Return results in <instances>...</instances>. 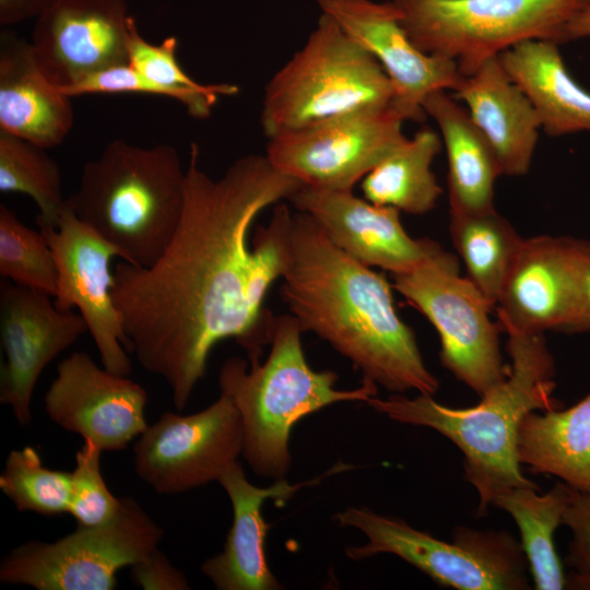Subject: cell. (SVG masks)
<instances>
[{
  "label": "cell",
  "mask_w": 590,
  "mask_h": 590,
  "mask_svg": "<svg viewBox=\"0 0 590 590\" xmlns=\"http://www.w3.org/2000/svg\"><path fill=\"white\" fill-rule=\"evenodd\" d=\"M563 526L571 532L565 563L571 571L590 573V494L569 487Z\"/></svg>",
  "instance_id": "34"
},
{
  "label": "cell",
  "mask_w": 590,
  "mask_h": 590,
  "mask_svg": "<svg viewBox=\"0 0 590 590\" xmlns=\"http://www.w3.org/2000/svg\"><path fill=\"white\" fill-rule=\"evenodd\" d=\"M566 42L590 37V3L585 5L568 23Z\"/></svg>",
  "instance_id": "38"
},
{
  "label": "cell",
  "mask_w": 590,
  "mask_h": 590,
  "mask_svg": "<svg viewBox=\"0 0 590 590\" xmlns=\"http://www.w3.org/2000/svg\"><path fill=\"white\" fill-rule=\"evenodd\" d=\"M243 452L241 421L233 400L221 393L188 415L163 413L133 447L135 474L160 494H179L217 482Z\"/></svg>",
  "instance_id": "12"
},
{
  "label": "cell",
  "mask_w": 590,
  "mask_h": 590,
  "mask_svg": "<svg viewBox=\"0 0 590 590\" xmlns=\"http://www.w3.org/2000/svg\"><path fill=\"white\" fill-rule=\"evenodd\" d=\"M302 187L259 154L238 157L213 179L192 143L172 240L150 267L115 266L113 299L127 351L165 380L177 410L205 376L219 342L233 338L250 363L270 344L275 317L253 285L250 228L262 211Z\"/></svg>",
  "instance_id": "1"
},
{
  "label": "cell",
  "mask_w": 590,
  "mask_h": 590,
  "mask_svg": "<svg viewBox=\"0 0 590 590\" xmlns=\"http://www.w3.org/2000/svg\"><path fill=\"white\" fill-rule=\"evenodd\" d=\"M423 109L437 123L446 150L450 212L495 208L494 187L502 173L489 143L468 109L446 90L430 93Z\"/></svg>",
  "instance_id": "24"
},
{
  "label": "cell",
  "mask_w": 590,
  "mask_h": 590,
  "mask_svg": "<svg viewBox=\"0 0 590 590\" xmlns=\"http://www.w3.org/2000/svg\"><path fill=\"white\" fill-rule=\"evenodd\" d=\"M132 19L126 0H56L35 20L30 40L34 58L59 90L128 64Z\"/></svg>",
  "instance_id": "17"
},
{
  "label": "cell",
  "mask_w": 590,
  "mask_h": 590,
  "mask_svg": "<svg viewBox=\"0 0 590 590\" xmlns=\"http://www.w3.org/2000/svg\"><path fill=\"white\" fill-rule=\"evenodd\" d=\"M55 257L58 279L54 297L61 311L73 308L86 322L102 365L128 376L132 364L126 353L127 338L113 299L114 257L119 250L83 223L68 200L55 227L39 226Z\"/></svg>",
  "instance_id": "13"
},
{
  "label": "cell",
  "mask_w": 590,
  "mask_h": 590,
  "mask_svg": "<svg viewBox=\"0 0 590 590\" xmlns=\"http://www.w3.org/2000/svg\"><path fill=\"white\" fill-rule=\"evenodd\" d=\"M317 4L381 66L393 90L391 106L405 121H424L426 97L438 90L453 91L463 76L455 61L414 45L392 0H317Z\"/></svg>",
  "instance_id": "14"
},
{
  "label": "cell",
  "mask_w": 590,
  "mask_h": 590,
  "mask_svg": "<svg viewBox=\"0 0 590 590\" xmlns=\"http://www.w3.org/2000/svg\"><path fill=\"white\" fill-rule=\"evenodd\" d=\"M510 365L506 379L471 408H450L430 394L391 393L366 403L390 420L436 430L463 455L465 480L477 493V517L499 494L539 486L521 471L518 428L526 414L562 408L554 396L555 363L544 333L505 331Z\"/></svg>",
  "instance_id": "3"
},
{
  "label": "cell",
  "mask_w": 590,
  "mask_h": 590,
  "mask_svg": "<svg viewBox=\"0 0 590 590\" xmlns=\"http://www.w3.org/2000/svg\"><path fill=\"white\" fill-rule=\"evenodd\" d=\"M334 520L358 530L367 540L364 545L345 548L353 560L392 554L438 586L457 590L530 588L526 554L520 541L507 531L456 526L451 541H444L368 507H346Z\"/></svg>",
  "instance_id": "7"
},
{
  "label": "cell",
  "mask_w": 590,
  "mask_h": 590,
  "mask_svg": "<svg viewBox=\"0 0 590 590\" xmlns=\"http://www.w3.org/2000/svg\"><path fill=\"white\" fill-rule=\"evenodd\" d=\"M303 330L288 312L274 318L270 351L260 363L229 357L221 367V393L236 405L243 428L241 456L256 475L284 479L292 457V428L303 417L339 402H367L378 386L363 379L354 389H337L333 370H314L307 363Z\"/></svg>",
  "instance_id": "4"
},
{
  "label": "cell",
  "mask_w": 590,
  "mask_h": 590,
  "mask_svg": "<svg viewBox=\"0 0 590 590\" xmlns=\"http://www.w3.org/2000/svg\"><path fill=\"white\" fill-rule=\"evenodd\" d=\"M558 45L530 39L499 55L510 79L535 108L550 137L590 131V92L569 73Z\"/></svg>",
  "instance_id": "23"
},
{
  "label": "cell",
  "mask_w": 590,
  "mask_h": 590,
  "mask_svg": "<svg viewBox=\"0 0 590 590\" xmlns=\"http://www.w3.org/2000/svg\"><path fill=\"white\" fill-rule=\"evenodd\" d=\"M281 297L312 332L367 379L391 393L434 396L413 330L398 315L387 279L337 247L307 213L293 212Z\"/></svg>",
  "instance_id": "2"
},
{
  "label": "cell",
  "mask_w": 590,
  "mask_h": 590,
  "mask_svg": "<svg viewBox=\"0 0 590 590\" xmlns=\"http://www.w3.org/2000/svg\"><path fill=\"white\" fill-rule=\"evenodd\" d=\"M56 0H0V25L10 27L28 20H36Z\"/></svg>",
  "instance_id": "37"
},
{
  "label": "cell",
  "mask_w": 590,
  "mask_h": 590,
  "mask_svg": "<svg viewBox=\"0 0 590 590\" xmlns=\"http://www.w3.org/2000/svg\"><path fill=\"white\" fill-rule=\"evenodd\" d=\"M489 143L502 175L528 173L541 130L535 108L505 71L499 56L463 75L452 91Z\"/></svg>",
  "instance_id": "21"
},
{
  "label": "cell",
  "mask_w": 590,
  "mask_h": 590,
  "mask_svg": "<svg viewBox=\"0 0 590 590\" xmlns=\"http://www.w3.org/2000/svg\"><path fill=\"white\" fill-rule=\"evenodd\" d=\"M450 237L467 278L496 306L504 281L523 241L495 208L470 213L450 212Z\"/></svg>",
  "instance_id": "28"
},
{
  "label": "cell",
  "mask_w": 590,
  "mask_h": 590,
  "mask_svg": "<svg viewBox=\"0 0 590 590\" xmlns=\"http://www.w3.org/2000/svg\"><path fill=\"white\" fill-rule=\"evenodd\" d=\"M441 146L438 132L427 127L420 129L362 179L364 198L413 215L430 212L442 192L432 170Z\"/></svg>",
  "instance_id": "26"
},
{
  "label": "cell",
  "mask_w": 590,
  "mask_h": 590,
  "mask_svg": "<svg viewBox=\"0 0 590 590\" xmlns=\"http://www.w3.org/2000/svg\"><path fill=\"white\" fill-rule=\"evenodd\" d=\"M44 402L56 425L106 451L125 449L149 426L145 389L99 367L85 352H73L58 364Z\"/></svg>",
  "instance_id": "16"
},
{
  "label": "cell",
  "mask_w": 590,
  "mask_h": 590,
  "mask_svg": "<svg viewBox=\"0 0 590 590\" xmlns=\"http://www.w3.org/2000/svg\"><path fill=\"white\" fill-rule=\"evenodd\" d=\"M288 201L295 210L309 214L346 255L391 275L411 271L441 247L426 237H411L398 209L374 204L353 190L303 186Z\"/></svg>",
  "instance_id": "18"
},
{
  "label": "cell",
  "mask_w": 590,
  "mask_h": 590,
  "mask_svg": "<svg viewBox=\"0 0 590 590\" xmlns=\"http://www.w3.org/2000/svg\"><path fill=\"white\" fill-rule=\"evenodd\" d=\"M71 98L39 69L31 42L2 27L0 130L47 150L58 146L73 127Z\"/></svg>",
  "instance_id": "22"
},
{
  "label": "cell",
  "mask_w": 590,
  "mask_h": 590,
  "mask_svg": "<svg viewBox=\"0 0 590 590\" xmlns=\"http://www.w3.org/2000/svg\"><path fill=\"white\" fill-rule=\"evenodd\" d=\"M422 51L455 61L462 75L530 39L566 42L570 20L590 0H392Z\"/></svg>",
  "instance_id": "8"
},
{
  "label": "cell",
  "mask_w": 590,
  "mask_h": 590,
  "mask_svg": "<svg viewBox=\"0 0 590 590\" xmlns=\"http://www.w3.org/2000/svg\"><path fill=\"white\" fill-rule=\"evenodd\" d=\"M87 331L80 314L59 310L43 291L5 280L0 284V403L20 426L32 421V397L44 368Z\"/></svg>",
  "instance_id": "15"
},
{
  "label": "cell",
  "mask_w": 590,
  "mask_h": 590,
  "mask_svg": "<svg viewBox=\"0 0 590 590\" xmlns=\"http://www.w3.org/2000/svg\"><path fill=\"white\" fill-rule=\"evenodd\" d=\"M377 60L321 12L305 44L264 87L260 125L270 139L370 107L391 106Z\"/></svg>",
  "instance_id": "6"
},
{
  "label": "cell",
  "mask_w": 590,
  "mask_h": 590,
  "mask_svg": "<svg viewBox=\"0 0 590 590\" xmlns=\"http://www.w3.org/2000/svg\"><path fill=\"white\" fill-rule=\"evenodd\" d=\"M566 589L590 590V573L579 574L570 570L567 575Z\"/></svg>",
  "instance_id": "39"
},
{
  "label": "cell",
  "mask_w": 590,
  "mask_h": 590,
  "mask_svg": "<svg viewBox=\"0 0 590 590\" xmlns=\"http://www.w3.org/2000/svg\"><path fill=\"white\" fill-rule=\"evenodd\" d=\"M573 305L570 237L523 238L495 306L503 330L565 332Z\"/></svg>",
  "instance_id": "20"
},
{
  "label": "cell",
  "mask_w": 590,
  "mask_h": 590,
  "mask_svg": "<svg viewBox=\"0 0 590 590\" xmlns=\"http://www.w3.org/2000/svg\"><path fill=\"white\" fill-rule=\"evenodd\" d=\"M47 149L0 130V191L30 196L38 206V226L55 227L67 199L61 173Z\"/></svg>",
  "instance_id": "29"
},
{
  "label": "cell",
  "mask_w": 590,
  "mask_h": 590,
  "mask_svg": "<svg viewBox=\"0 0 590 590\" xmlns=\"http://www.w3.org/2000/svg\"><path fill=\"white\" fill-rule=\"evenodd\" d=\"M130 578L135 586L144 590L190 589L185 574L174 566L158 547L130 566Z\"/></svg>",
  "instance_id": "36"
},
{
  "label": "cell",
  "mask_w": 590,
  "mask_h": 590,
  "mask_svg": "<svg viewBox=\"0 0 590 590\" xmlns=\"http://www.w3.org/2000/svg\"><path fill=\"white\" fill-rule=\"evenodd\" d=\"M392 106L370 107L268 139L266 156L304 187L353 190L408 137Z\"/></svg>",
  "instance_id": "11"
},
{
  "label": "cell",
  "mask_w": 590,
  "mask_h": 590,
  "mask_svg": "<svg viewBox=\"0 0 590 590\" xmlns=\"http://www.w3.org/2000/svg\"><path fill=\"white\" fill-rule=\"evenodd\" d=\"M186 168L169 144L117 139L83 166L67 200L75 215L133 266L150 267L172 240L185 202Z\"/></svg>",
  "instance_id": "5"
},
{
  "label": "cell",
  "mask_w": 590,
  "mask_h": 590,
  "mask_svg": "<svg viewBox=\"0 0 590 590\" xmlns=\"http://www.w3.org/2000/svg\"><path fill=\"white\" fill-rule=\"evenodd\" d=\"M342 462L311 480L291 484L285 477L270 486L259 487L247 480L239 461L219 479L233 510V523L223 550L205 559L200 569L219 590H278L282 588L271 571L266 556V538L270 524L262 516L264 502L284 504L303 487L312 486L324 477L353 469Z\"/></svg>",
  "instance_id": "19"
},
{
  "label": "cell",
  "mask_w": 590,
  "mask_h": 590,
  "mask_svg": "<svg viewBox=\"0 0 590 590\" xmlns=\"http://www.w3.org/2000/svg\"><path fill=\"white\" fill-rule=\"evenodd\" d=\"M108 522L76 529L55 542L27 541L0 564V581L37 590H113L130 567L164 536L161 526L131 497Z\"/></svg>",
  "instance_id": "10"
},
{
  "label": "cell",
  "mask_w": 590,
  "mask_h": 590,
  "mask_svg": "<svg viewBox=\"0 0 590 590\" xmlns=\"http://www.w3.org/2000/svg\"><path fill=\"white\" fill-rule=\"evenodd\" d=\"M518 459L590 494V393L567 409L529 412L518 428Z\"/></svg>",
  "instance_id": "25"
},
{
  "label": "cell",
  "mask_w": 590,
  "mask_h": 590,
  "mask_svg": "<svg viewBox=\"0 0 590 590\" xmlns=\"http://www.w3.org/2000/svg\"><path fill=\"white\" fill-rule=\"evenodd\" d=\"M392 286L436 329L440 362L480 398L498 387L508 367L500 351L493 305L467 278L457 257L441 247L409 272L392 275Z\"/></svg>",
  "instance_id": "9"
},
{
  "label": "cell",
  "mask_w": 590,
  "mask_h": 590,
  "mask_svg": "<svg viewBox=\"0 0 590 590\" xmlns=\"http://www.w3.org/2000/svg\"><path fill=\"white\" fill-rule=\"evenodd\" d=\"M102 448L90 439L75 455L69 514L78 526L93 527L110 521L118 512L121 498L111 494L101 470Z\"/></svg>",
  "instance_id": "33"
},
{
  "label": "cell",
  "mask_w": 590,
  "mask_h": 590,
  "mask_svg": "<svg viewBox=\"0 0 590 590\" xmlns=\"http://www.w3.org/2000/svg\"><path fill=\"white\" fill-rule=\"evenodd\" d=\"M177 46L175 36H168L157 45L149 43L140 34L133 17L127 39L128 64L149 80L180 92L186 98L187 113L196 119H206L222 97L237 95L239 87L228 82L203 84L194 81L178 62Z\"/></svg>",
  "instance_id": "30"
},
{
  "label": "cell",
  "mask_w": 590,
  "mask_h": 590,
  "mask_svg": "<svg viewBox=\"0 0 590 590\" xmlns=\"http://www.w3.org/2000/svg\"><path fill=\"white\" fill-rule=\"evenodd\" d=\"M574 305L565 333L590 332V240L570 237Z\"/></svg>",
  "instance_id": "35"
},
{
  "label": "cell",
  "mask_w": 590,
  "mask_h": 590,
  "mask_svg": "<svg viewBox=\"0 0 590 590\" xmlns=\"http://www.w3.org/2000/svg\"><path fill=\"white\" fill-rule=\"evenodd\" d=\"M0 489L19 511L60 516L69 514L72 474L44 467L37 450L26 446L8 455L0 474Z\"/></svg>",
  "instance_id": "31"
},
{
  "label": "cell",
  "mask_w": 590,
  "mask_h": 590,
  "mask_svg": "<svg viewBox=\"0 0 590 590\" xmlns=\"http://www.w3.org/2000/svg\"><path fill=\"white\" fill-rule=\"evenodd\" d=\"M0 275L52 298L57 292V266L45 235L26 226L3 203L0 204Z\"/></svg>",
  "instance_id": "32"
},
{
  "label": "cell",
  "mask_w": 590,
  "mask_h": 590,
  "mask_svg": "<svg viewBox=\"0 0 590 590\" xmlns=\"http://www.w3.org/2000/svg\"><path fill=\"white\" fill-rule=\"evenodd\" d=\"M568 493L569 486L558 481L544 494L531 487L508 489L492 504L515 520L536 590L566 589L567 575L556 552L554 534L563 526Z\"/></svg>",
  "instance_id": "27"
}]
</instances>
